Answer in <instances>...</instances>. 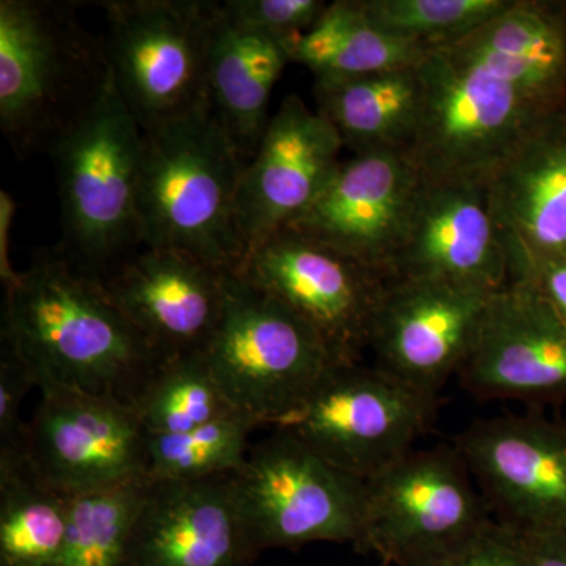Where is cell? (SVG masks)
Returning a JSON list of instances; mask_svg holds the SVG:
<instances>
[{"instance_id":"obj_1","label":"cell","mask_w":566,"mask_h":566,"mask_svg":"<svg viewBox=\"0 0 566 566\" xmlns=\"http://www.w3.org/2000/svg\"><path fill=\"white\" fill-rule=\"evenodd\" d=\"M2 352L24 365L36 389L66 386L132 405L164 360L102 282L81 273L57 248L36 252L6 286Z\"/></svg>"},{"instance_id":"obj_2","label":"cell","mask_w":566,"mask_h":566,"mask_svg":"<svg viewBox=\"0 0 566 566\" xmlns=\"http://www.w3.org/2000/svg\"><path fill=\"white\" fill-rule=\"evenodd\" d=\"M244 166L211 109L144 133L140 244L189 253L237 273L245 259L238 223Z\"/></svg>"},{"instance_id":"obj_3","label":"cell","mask_w":566,"mask_h":566,"mask_svg":"<svg viewBox=\"0 0 566 566\" xmlns=\"http://www.w3.org/2000/svg\"><path fill=\"white\" fill-rule=\"evenodd\" d=\"M102 36L76 3L0 2V128L21 158L51 151L109 82Z\"/></svg>"},{"instance_id":"obj_4","label":"cell","mask_w":566,"mask_h":566,"mask_svg":"<svg viewBox=\"0 0 566 566\" xmlns=\"http://www.w3.org/2000/svg\"><path fill=\"white\" fill-rule=\"evenodd\" d=\"M142 147L144 132L111 74L91 109L50 151L61 200L57 249L81 273L98 281L142 248Z\"/></svg>"},{"instance_id":"obj_5","label":"cell","mask_w":566,"mask_h":566,"mask_svg":"<svg viewBox=\"0 0 566 566\" xmlns=\"http://www.w3.org/2000/svg\"><path fill=\"white\" fill-rule=\"evenodd\" d=\"M102 36L112 80L144 133L208 104V69L221 2L109 0Z\"/></svg>"},{"instance_id":"obj_6","label":"cell","mask_w":566,"mask_h":566,"mask_svg":"<svg viewBox=\"0 0 566 566\" xmlns=\"http://www.w3.org/2000/svg\"><path fill=\"white\" fill-rule=\"evenodd\" d=\"M420 73L422 122L406 156L424 185L486 188L516 148L553 118L512 85L447 51L428 52Z\"/></svg>"},{"instance_id":"obj_7","label":"cell","mask_w":566,"mask_h":566,"mask_svg":"<svg viewBox=\"0 0 566 566\" xmlns=\"http://www.w3.org/2000/svg\"><path fill=\"white\" fill-rule=\"evenodd\" d=\"M203 353L230 403L259 427L292 415L337 364L301 316L233 273Z\"/></svg>"},{"instance_id":"obj_8","label":"cell","mask_w":566,"mask_h":566,"mask_svg":"<svg viewBox=\"0 0 566 566\" xmlns=\"http://www.w3.org/2000/svg\"><path fill=\"white\" fill-rule=\"evenodd\" d=\"M438 406L439 397L376 365L334 364L275 428L367 482L415 450L434 422Z\"/></svg>"},{"instance_id":"obj_9","label":"cell","mask_w":566,"mask_h":566,"mask_svg":"<svg viewBox=\"0 0 566 566\" xmlns=\"http://www.w3.org/2000/svg\"><path fill=\"white\" fill-rule=\"evenodd\" d=\"M455 446L412 450L365 482L356 549L385 564L419 566L452 553L495 523Z\"/></svg>"},{"instance_id":"obj_10","label":"cell","mask_w":566,"mask_h":566,"mask_svg":"<svg viewBox=\"0 0 566 566\" xmlns=\"http://www.w3.org/2000/svg\"><path fill=\"white\" fill-rule=\"evenodd\" d=\"M238 504L259 553L311 543H353L364 532L365 480L327 463L285 430L249 449L233 474Z\"/></svg>"},{"instance_id":"obj_11","label":"cell","mask_w":566,"mask_h":566,"mask_svg":"<svg viewBox=\"0 0 566 566\" xmlns=\"http://www.w3.org/2000/svg\"><path fill=\"white\" fill-rule=\"evenodd\" d=\"M238 277L301 316L337 364H360L389 274L283 229L253 249Z\"/></svg>"},{"instance_id":"obj_12","label":"cell","mask_w":566,"mask_h":566,"mask_svg":"<svg viewBox=\"0 0 566 566\" xmlns=\"http://www.w3.org/2000/svg\"><path fill=\"white\" fill-rule=\"evenodd\" d=\"M39 390L24 458L41 483L77 495L147 479L148 434L132 403L59 385Z\"/></svg>"},{"instance_id":"obj_13","label":"cell","mask_w":566,"mask_h":566,"mask_svg":"<svg viewBox=\"0 0 566 566\" xmlns=\"http://www.w3.org/2000/svg\"><path fill=\"white\" fill-rule=\"evenodd\" d=\"M453 446L480 493L516 532H566V423L538 416L479 420Z\"/></svg>"},{"instance_id":"obj_14","label":"cell","mask_w":566,"mask_h":566,"mask_svg":"<svg viewBox=\"0 0 566 566\" xmlns=\"http://www.w3.org/2000/svg\"><path fill=\"white\" fill-rule=\"evenodd\" d=\"M495 292L441 281L392 279L376 314V367L439 397L460 374Z\"/></svg>"},{"instance_id":"obj_15","label":"cell","mask_w":566,"mask_h":566,"mask_svg":"<svg viewBox=\"0 0 566 566\" xmlns=\"http://www.w3.org/2000/svg\"><path fill=\"white\" fill-rule=\"evenodd\" d=\"M422 188V178L403 153L353 155L285 229L390 275Z\"/></svg>"},{"instance_id":"obj_16","label":"cell","mask_w":566,"mask_h":566,"mask_svg":"<svg viewBox=\"0 0 566 566\" xmlns=\"http://www.w3.org/2000/svg\"><path fill=\"white\" fill-rule=\"evenodd\" d=\"M458 379L480 400L562 403L566 324L532 286L506 283L491 297Z\"/></svg>"},{"instance_id":"obj_17","label":"cell","mask_w":566,"mask_h":566,"mask_svg":"<svg viewBox=\"0 0 566 566\" xmlns=\"http://www.w3.org/2000/svg\"><path fill=\"white\" fill-rule=\"evenodd\" d=\"M342 148L318 112L297 95L283 99L241 175L238 223L245 256L318 199L340 167Z\"/></svg>"},{"instance_id":"obj_18","label":"cell","mask_w":566,"mask_h":566,"mask_svg":"<svg viewBox=\"0 0 566 566\" xmlns=\"http://www.w3.org/2000/svg\"><path fill=\"white\" fill-rule=\"evenodd\" d=\"M259 556L233 474L148 480L122 566H251Z\"/></svg>"},{"instance_id":"obj_19","label":"cell","mask_w":566,"mask_h":566,"mask_svg":"<svg viewBox=\"0 0 566 566\" xmlns=\"http://www.w3.org/2000/svg\"><path fill=\"white\" fill-rule=\"evenodd\" d=\"M230 274L189 253L142 245L99 282L166 359L207 348L221 322Z\"/></svg>"},{"instance_id":"obj_20","label":"cell","mask_w":566,"mask_h":566,"mask_svg":"<svg viewBox=\"0 0 566 566\" xmlns=\"http://www.w3.org/2000/svg\"><path fill=\"white\" fill-rule=\"evenodd\" d=\"M390 275L488 292L504 289L509 264L486 188L423 182L403 243L390 264Z\"/></svg>"},{"instance_id":"obj_21","label":"cell","mask_w":566,"mask_h":566,"mask_svg":"<svg viewBox=\"0 0 566 566\" xmlns=\"http://www.w3.org/2000/svg\"><path fill=\"white\" fill-rule=\"evenodd\" d=\"M506 264L566 256V112L532 133L486 185Z\"/></svg>"},{"instance_id":"obj_22","label":"cell","mask_w":566,"mask_h":566,"mask_svg":"<svg viewBox=\"0 0 566 566\" xmlns=\"http://www.w3.org/2000/svg\"><path fill=\"white\" fill-rule=\"evenodd\" d=\"M441 50L512 85L547 117L566 112L564 0H512L493 20Z\"/></svg>"},{"instance_id":"obj_23","label":"cell","mask_w":566,"mask_h":566,"mask_svg":"<svg viewBox=\"0 0 566 566\" xmlns=\"http://www.w3.org/2000/svg\"><path fill=\"white\" fill-rule=\"evenodd\" d=\"M289 63L285 40L230 20L221 2L208 69V104L244 163L266 132L271 93Z\"/></svg>"},{"instance_id":"obj_24","label":"cell","mask_w":566,"mask_h":566,"mask_svg":"<svg viewBox=\"0 0 566 566\" xmlns=\"http://www.w3.org/2000/svg\"><path fill=\"white\" fill-rule=\"evenodd\" d=\"M316 112L333 125L353 155L403 153L422 122L424 82L420 63L342 80L315 81Z\"/></svg>"},{"instance_id":"obj_25","label":"cell","mask_w":566,"mask_h":566,"mask_svg":"<svg viewBox=\"0 0 566 566\" xmlns=\"http://www.w3.org/2000/svg\"><path fill=\"white\" fill-rule=\"evenodd\" d=\"M290 62L314 73L315 81L364 76L403 66L427 57V48L398 40L376 29L356 0L327 3L311 31L290 40Z\"/></svg>"},{"instance_id":"obj_26","label":"cell","mask_w":566,"mask_h":566,"mask_svg":"<svg viewBox=\"0 0 566 566\" xmlns=\"http://www.w3.org/2000/svg\"><path fill=\"white\" fill-rule=\"evenodd\" d=\"M66 532V495L41 483L24 453L0 455V566H54Z\"/></svg>"},{"instance_id":"obj_27","label":"cell","mask_w":566,"mask_h":566,"mask_svg":"<svg viewBox=\"0 0 566 566\" xmlns=\"http://www.w3.org/2000/svg\"><path fill=\"white\" fill-rule=\"evenodd\" d=\"M147 434H174L243 416L230 403L203 352L166 357L133 401Z\"/></svg>"},{"instance_id":"obj_28","label":"cell","mask_w":566,"mask_h":566,"mask_svg":"<svg viewBox=\"0 0 566 566\" xmlns=\"http://www.w3.org/2000/svg\"><path fill=\"white\" fill-rule=\"evenodd\" d=\"M148 479L66 495V532L54 566H122Z\"/></svg>"},{"instance_id":"obj_29","label":"cell","mask_w":566,"mask_h":566,"mask_svg":"<svg viewBox=\"0 0 566 566\" xmlns=\"http://www.w3.org/2000/svg\"><path fill=\"white\" fill-rule=\"evenodd\" d=\"M256 427L249 417L232 416L182 433L148 434L147 479L192 482L234 474L243 468Z\"/></svg>"},{"instance_id":"obj_30","label":"cell","mask_w":566,"mask_h":566,"mask_svg":"<svg viewBox=\"0 0 566 566\" xmlns=\"http://www.w3.org/2000/svg\"><path fill=\"white\" fill-rule=\"evenodd\" d=\"M379 31L427 50L452 46L502 13L512 0H356Z\"/></svg>"},{"instance_id":"obj_31","label":"cell","mask_w":566,"mask_h":566,"mask_svg":"<svg viewBox=\"0 0 566 566\" xmlns=\"http://www.w3.org/2000/svg\"><path fill=\"white\" fill-rule=\"evenodd\" d=\"M319 0H227L222 10L230 20L255 31L290 40L311 31L326 10Z\"/></svg>"},{"instance_id":"obj_32","label":"cell","mask_w":566,"mask_h":566,"mask_svg":"<svg viewBox=\"0 0 566 566\" xmlns=\"http://www.w3.org/2000/svg\"><path fill=\"white\" fill-rule=\"evenodd\" d=\"M419 566H527L521 536L495 523L446 556Z\"/></svg>"},{"instance_id":"obj_33","label":"cell","mask_w":566,"mask_h":566,"mask_svg":"<svg viewBox=\"0 0 566 566\" xmlns=\"http://www.w3.org/2000/svg\"><path fill=\"white\" fill-rule=\"evenodd\" d=\"M36 387L24 365L9 353L0 357V455L24 453L28 422L21 417L25 397Z\"/></svg>"},{"instance_id":"obj_34","label":"cell","mask_w":566,"mask_h":566,"mask_svg":"<svg viewBox=\"0 0 566 566\" xmlns=\"http://www.w3.org/2000/svg\"><path fill=\"white\" fill-rule=\"evenodd\" d=\"M526 283L566 324V256L523 259L509 263V282Z\"/></svg>"},{"instance_id":"obj_35","label":"cell","mask_w":566,"mask_h":566,"mask_svg":"<svg viewBox=\"0 0 566 566\" xmlns=\"http://www.w3.org/2000/svg\"><path fill=\"white\" fill-rule=\"evenodd\" d=\"M527 566H566V532H517Z\"/></svg>"},{"instance_id":"obj_36","label":"cell","mask_w":566,"mask_h":566,"mask_svg":"<svg viewBox=\"0 0 566 566\" xmlns=\"http://www.w3.org/2000/svg\"><path fill=\"white\" fill-rule=\"evenodd\" d=\"M17 211V203L9 192L0 193V275L3 286H9L18 277V271L10 262V229L13 222V214Z\"/></svg>"}]
</instances>
